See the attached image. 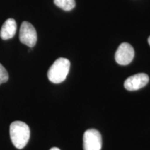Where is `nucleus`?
Listing matches in <instances>:
<instances>
[{
  "label": "nucleus",
  "instance_id": "obj_1",
  "mask_svg": "<svg viewBox=\"0 0 150 150\" xmlns=\"http://www.w3.org/2000/svg\"><path fill=\"white\" fill-rule=\"evenodd\" d=\"M10 136L11 141L17 149H23L30 138L29 126L22 121L13 122L10 125Z\"/></svg>",
  "mask_w": 150,
  "mask_h": 150
},
{
  "label": "nucleus",
  "instance_id": "obj_2",
  "mask_svg": "<svg viewBox=\"0 0 150 150\" xmlns=\"http://www.w3.org/2000/svg\"><path fill=\"white\" fill-rule=\"evenodd\" d=\"M70 62L65 58L56 59L49 69L47 76L49 80L54 83H60L64 81L69 73Z\"/></svg>",
  "mask_w": 150,
  "mask_h": 150
},
{
  "label": "nucleus",
  "instance_id": "obj_3",
  "mask_svg": "<svg viewBox=\"0 0 150 150\" xmlns=\"http://www.w3.org/2000/svg\"><path fill=\"white\" fill-rule=\"evenodd\" d=\"M20 40L22 44L33 47L37 42V33L33 26L29 22H22L20 29Z\"/></svg>",
  "mask_w": 150,
  "mask_h": 150
},
{
  "label": "nucleus",
  "instance_id": "obj_4",
  "mask_svg": "<svg viewBox=\"0 0 150 150\" xmlns=\"http://www.w3.org/2000/svg\"><path fill=\"white\" fill-rule=\"evenodd\" d=\"M83 150H101L102 136L96 129H91L86 131L83 134Z\"/></svg>",
  "mask_w": 150,
  "mask_h": 150
},
{
  "label": "nucleus",
  "instance_id": "obj_5",
  "mask_svg": "<svg viewBox=\"0 0 150 150\" xmlns=\"http://www.w3.org/2000/svg\"><path fill=\"white\" fill-rule=\"evenodd\" d=\"M135 52L133 47L127 42L122 43L115 52V59L119 65H127L131 63L134 58Z\"/></svg>",
  "mask_w": 150,
  "mask_h": 150
},
{
  "label": "nucleus",
  "instance_id": "obj_6",
  "mask_svg": "<svg viewBox=\"0 0 150 150\" xmlns=\"http://www.w3.org/2000/svg\"><path fill=\"white\" fill-rule=\"evenodd\" d=\"M149 76L145 73H139L129 76L125 81V88L127 91H138L145 87L149 82Z\"/></svg>",
  "mask_w": 150,
  "mask_h": 150
},
{
  "label": "nucleus",
  "instance_id": "obj_7",
  "mask_svg": "<svg viewBox=\"0 0 150 150\" xmlns=\"http://www.w3.org/2000/svg\"><path fill=\"white\" fill-rule=\"evenodd\" d=\"M17 31V24L16 20L13 18L6 20L3 24L0 31V37L3 40L12 38Z\"/></svg>",
  "mask_w": 150,
  "mask_h": 150
},
{
  "label": "nucleus",
  "instance_id": "obj_8",
  "mask_svg": "<svg viewBox=\"0 0 150 150\" xmlns=\"http://www.w3.org/2000/svg\"><path fill=\"white\" fill-rule=\"evenodd\" d=\"M56 6L65 11L72 10L75 7L74 0H54Z\"/></svg>",
  "mask_w": 150,
  "mask_h": 150
},
{
  "label": "nucleus",
  "instance_id": "obj_9",
  "mask_svg": "<svg viewBox=\"0 0 150 150\" xmlns=\"http://www.w3.org/2000/svg\"><path fill=\"white\" fill-rule=\"evenodd\" d=\"M8 80V74L4 67L0 63V85L6 83Z\"/></svg>",
  "mask_w": 150,
  "mask_h": 150
},
{
  "label": "nucleus",
  "instance_id": "obj_10",
  "mask_svg": "<svg viewBox=\"0 0 150 150\" xmlns=\"http://www.w3.org/2000/svg\"><path fill=\"white\" fill-rule=\"evenodd\" d=\"M50 150H60V149H59L58 147H52Z\"/></svg>",
  "mask_w": 150,
  "mask_h": 150
},
{
  "label": "nucleus",
  "instance_id": "obj_11",
  "mask_svg": "<svg viewBox=\"0 0 150 150\" xmlns=\"http://www.w3.org/2000/svg\"><path fill=\"white\" fill-rule=\"evenodd\" d=\"M148 42H149V45H150V36L148 38Z\"/></svg>",
  "mask_w": 150,
  "mask_h": 150
}]
</instances>
